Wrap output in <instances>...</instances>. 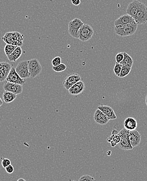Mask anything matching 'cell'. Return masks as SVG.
<instances>
[{
  "mask_svg": "<svg viewBox=\"0 0 147 181\" xmlns=\"http://www.w3.org/2000/svg\"><path fill=\"white\" fill-rule=\"evenodd\" d=\"M24 39V35L17 32H7L2 37V40L7 44L20 47L23 46Z\"/></svg>",
  "mask_w": 147,
  "mask_h": 181,
  "instance_id": "obj_1",
  "label": "cell"
},
{
  "mask_svg": "<svg viewBox=\"0 0 147 181\" xmlns=\"http://www.w3.org/2000/svg\"><path fill=\"white\" fill-rule=\"evenodd\" d=\"M138 24L136 22L124 26H115V33L120 37H126L135 34L137 29Z\"/></svg>",
  "mask_w": 147,
  "mask_h": 181,
  "instance_id": "obj_2",
  "label": "cell"
},
{
  "mask_svg": "<svg viewBox=\"0 0 147 181\" xmlns=\"http://www.w3.org/2000/svg\"><path fill=\"white\" fill-rule=\"evenodd\" d=\"M130 133V130L124 128L118 133L120 137V140L118 144V146L122 150H130L133 149L129 138Z\"/></svg>",
  "mask_w": 147,
  "mask_h": 181,
  "instance_id": "obj_3",
  "label": "cell"
},
{
  "mask_svg": "<svg viewBox=\"0 0 147 181\" xmlns=\"http://www.w3.org/2000/svg\"><path fill=\"white\" fill-rule=\"evenodd\" d=\"M84 23L81 20L76 18L70 22L68 25V32L71 36L79 39V32Z\"/></svg>",
  "mask_w": 147,
  "mask_h": 181,
  "instance_id": "obj_4",
  "label": "cell"
},
{
  "mask_svg": "<svg viewBox=\"0 0 147 181\" xmlns=\"http://www.w3.org/2000/svg\"><path fill=\"white\" fill-rule=\"evenodd\" d=\"M94 29L87 24H84L79 32V39L82 42L90 41L94 34Z\"/></svg>",
  "mask_w": 147,
  "mask_h": 181,
  "instance_id": "obj_5",
  "label": "cell"
},
{
  "mask_svg": "<svg viewBox=\"0 0 147 181\" xmlns=\"http://www.w3.org/2000/svg\"><path fill=\"white\" fill-rule=\"evenodd\" d=\"M28 68L31 73V78L32 79L38 76L42 72V66L37 59L28 60Z\"/></svg>",
  "mask_w": 147,
  "mask_h": 181,
  "instance_id": "obj_6",
  "label": "cell"
},
{
  "mask_svg": "<svg viewBox=\"0 0 147 181\" xmlns=\"http://www.w3.org/2000/svg\"><path fill=\"white\" fill-rule=\"evenodd\" d=\"M16 72L24 79L31 78V73L28 68V60H24L18 63L15 68Z\"/></svg>",
  "mask_w": 147,
  "mask_h": 181,
  "instance_id": "obj_7",
  "label": "cell"
},
{
  "mask_svg": "<svg viewBox=\"0 0 147 181\" xmlns=\"http://www.w3.org/2000/svg\"><path fill=\"white\" fill-rule=\"evenodd\" d=\"M135 21L138 25L144 24L147 22V7L141 3L137 14L134 18Z\"/></svg>",
  "mask_w": 147,
  "mask_h": 181,
  "instance_id": "obj_8",
  "label": "cell"
},
{
  "mask_svg": "<svg viewBox=\"0 0 147 181\" xmlns=\"http://www.w3.org/2000/svg\"><path fill=\"white\" fill-rule=\"evenodd\" d=\"M81 81V77L79 74L76 73H71L65 78L63 81V87L69 90L73 85Z\"/></svg>",
  "mask_w": 147,
  "mask_h": 181,
  "instance_id": "obj_9",
  "label": "cell"
},
{
  "mask_svg": "<svg viewBox=\"0 0 147 181\" xmlns=\"http://www.w3.org/2000/svg\"><path fill=\"white\" fill-rule=\"evenodd\" d=\"M5 81L9 82L20 84L22 86H23L24 84H25V82H26L25 80L21 78V76L16 72L15 68H14V66L12 67L11 70L7 76Z\"/></svg>",
  "mask_w": 147,
  "mask_h": 181,
  "instance_id": "obj_10",
  "label": "cell"
},
{
  "mask_svg": "<svg viewBox=\"0 0 147 181\" xmlns=\"http://www.w3.org/2000/svg\"><path fill=\"white\" fill-rule=\"evenodd\" d=\"M3 88L5 91H8L16 95L21 94L23 92V86L7 81H4Z\"/></svg>",
  "mask_w": 147,
  "mask_h": 181,
  "instance_id": "obj_11",
  "label": "cell"
},
{
  "mask_svg": "<svg viewBox=\"0 0 147 181\" xmlns=\"http://www.w3.org/2000/svg\"><path fill=\"white\" fill-rule=\"evenodd\" d=\"M141 3L137 0H134L130 3L126 9V14L135 18L138 12Z\"/></svg>",
  "mask_w": 147,
  "mask_h": 181,
  "instance_id": "obj_12",
  "label": "cell"
},
{
  "mask_svg": "<svg viewBox=\"0 0 147 181\" xmlns=\"http://www.w3.org/2000/svg\"><path fill=\"white\" fill-rule=\"evenodd\" d=\"M86 89V86L84 83L82 81H80L72 86L68 90L70 94L72 95H78L83 92Z\"/></svg>",
  "mask_w": 147,
  "mask_h": 181,
  "instance_id": "obj_13",
  "label": "cell"
},
{
  "mask_svg": "<svg viewBox=\"0 0 147 181\" xmlns=\"http://www.w3.org/2000/svg\"><path fill=\"white\" fill-rule=\"evenodd\" d=\"M94 120L97 124L104 125L110 121V119L106 116L101 110L97 108L94 114Z\"/></svg>",
  "mask_w": 147,
  "mask_h": 181,
  "instance_id": "obj_14",
  "label": "cell"
},
{
  "mask_svg": "<svg viewBox=\"0 0 147 181\" xmlns=\"http://www.w3.org/2000/svg\"><path fill=\"white\" fill-rule=\"evenodd\" d=\"M134 18L132 17L128 14H124L121 15L120 18H117L114 22V25L115 26H124L126 25L135 23Z\"/></svg>",
  "mask_w": 147,
  "mask_h": 181,
  "instance_id": "obj_15",
  "label": "cell"
},
{
  "mask_svg": "<svg viewBox=\"0 0 147 181\" xmlns=\"http://www.w3.org/2000/svg\"><path fill=\"white\" fill-rule=\"evenodd\" d=\"M129 138L131 146L134 148L138 146L140 143L141 136L137 130H135L133 131H130Z\"/></svg>",
  "mask_w": 147,
  "mask_h": 181,
  "instance_id": "obj_16",
  "label": "cell"
},
{
  "mask_svg": "<svg viewBox=\"0 0 147 181\" xmlns=\"http://www.w3.org/2000/svg\"><path fill=\"white\" fill-rule=\"evenodd\" d=\"M97 108L101 110L110 120H114L116 119V115L112 107L107 105H100L98 106Z\"/></svg>",
  "mask_w": 147,
  "mask_h": 181,
  "instance_id": "obj_17",
  "label": "cell"
},
{
  "mask_svg": "<svg viewBox=\"0 0 147 181\" xmlns=\"http://www.w3.org/2000/svg\"><path fill=\"white\" fill-rule=\"evenodd\" d=\"M137 126V120L133 117H128L126 118L124 122V128L130 131H133V130H136Z\"/></svg>",
  "mask_w": 147,
  "mask_h": 181,
  "instance_id": "obj_18",
  "label": "cell"
},
{
  "mask_svg": "<svg viewBox=\"0 0 147 181\" xmlns=\"http://www.w3.org/2000/svg\"><path fill=\"white\" fill-rule=\"evenodd\" d=\"M22 53H23V50H22L21 47L17 46L16 49L14 50V51L13 52L11 55L8 56L7 57L9 61L14 62H15L18 59L20 58L22 55Z\"/></svg>",
  "mask_w": 147,
  "mask_h": 181,
  "instance_id": "obj_19",
  "label": "cell"
},
{
  "mask_svg": "<svg viewBox=\"0 0 147 181\" xmlns=\"http://www.w3.org/2000/svg\"><path fill=\"white\" fill-rule=\"evenodd\" d=\"M16 97H17L16 94L8 91H4L3 94L4 102L7 104L10 103L14 101L16 99Z\"/></svg>",
  "mask_w": 147,
  "mask_h": 181,
  "instance_id": "obj_20",
  "label": "cell"
},
{
  "mask_svg": "<svg viewBox=\"0 0 147 181\" xmlns=\"http://www.w3.org/2000/svg\"><path fill=\"white\" fill-rule=\"evenodd\" d=\"M124 59L120 64H121L123 66H130V67L132 68V66L134 65V60L132 58V57L126 52H124Z\"/></svg>",
  "mask_w": 147,
  "mask_h": 181,
  "instance_id": "obj_21",
  "label": "cell"
},
{
  "mask_svg": "<svg viewBox=\"0 0 147 181\" xmlns=\"http://www.w3.org/2000/svg\"><path fill=\"white\" fill-rule=\"evenodd\" d=\"M120 135H118V134L114 135L113 132L112 133V136H110L107 139V141L111 144L113 147H115L116 144H118V143L120 142Z\"/></svg>",
  "mask_w": 147,
  "mask_h": 181,
  "instance_id": "obj_22",
  "label": "cell"
},
{
  "mask_svg": "<svg viewBox=\"0 0 147 181\" xmlns=\"http://www.w3.org/2000/svg\"><path fill=\"white\" fill-rule=\"evenodd\" d=\"M17 47V46L12 45H11V44H7L5 47H4V52H5V55H6L7 57L8 56L11 55L12 53L14 51V50L16 49Z\"/></svg>",
  "mask_w": 147,
  "mask_h": 181,
  "instance_id": "obj_23",
  "label": "cell"
},
{
  "mask_svg": "<svg viewBox=\"0 0 147 181\" xmlns=\"http://www.w3.org/2000/svg\"><path fill=\"white\" fill-rule=\"evenodd\" d=\"M131 68H132L130 67V66H122L121 72H120L119 78H123L126 77L127 76L130 74L131 70Z\"/></svg>",
  "mask_w": 147,
  "mask_h": 181,
  "instance_id": "obj_24",
  "label": "cell"
},
{
  "mask_svg": "<svg viewBox=\"0 0 147 181\" xmlns=\"http://www.w3.org/2000/svg\"><path fill=\"white\" fill-rule=\"evenodd\" d=\"M66 69V65L64 63H61L58 66H52V69H53V71L56 72H61L62 71H65Z\"/></svg>",
  "mask_w": 147,
  "mask_h": 181,
  "instance_id": "obj_25",
  "label": "cell"
},
{
  "mask_svg": "<svg viewBox=\"0 0 147 181\" xmlns=\"http://www.w3.org/2000/svg\"><path fill=\"white\" fill-rule=\"evenodd\" d=\"M122 66L123 65H121V64L116 62L114 67V72L115 73V75L118 77L120 76V74L121 72Z\"/></svg>",
  "mask_w": 147,
  "mask_h": 181,
  "instance_id": "obj_26",
  "label": "cell"
},
{
  "mask_svg": "<svg viewBox=\"0 0 147 181\" xmlns=\"http://www.w3.org/2000/svg\"><path fill=\"white\" fill-rule=\"evenodd\" d=\"M62 59L60 57H55L52 59L51 61L52 65L53 66H58L61 63Z\"/></svg>",
  "mask_w": 147,
  "mask_h": 181,
  "instance_id": "obj_27",
  "label": "cell"
},
{
  "mask_svg": "<svg viewBox=\"0 0 147 181\" xmlns=\"http://www.w3.org/2000/svg\"><path fill=\"white\" fill-rule=\"evenodd\" d=\"M79 181H96L94 178L90 176L89 175H84L81 176L79 179Z\"/></svg>",
  "mask_w": 147,
  "mask_h": 181,
  "instance_id": "obj_28",
  "label": "cell"
},
{
  "mask_svg": "<svg viewBox=\"0 0 147 181\" xmlns=\"http://www.w3.org/2000/svg\"><path fill=\"white\" fill-rule=\"evenodd\" d=\"M1 160H2V165L3 168H7L8 165L11 164V161L10 159L7 158H1Z\"/></svg>",
  "mask_w": 147,
  "mask_h": 181,
  "instance_id": "obj_29",
  "label": "cell"
},
{
  "mask_svg": "<svg viewBox=\"0 0 147 181\" xmlns=\"http://www.w3.org/2000/svg\"><path fill=\"white\" fill-rule=\"evenodd\" d=\"M124 52H119V53H117L116 56V57H115V59H116L117 63H121L124 59Z\"/></svg>",
  "mask_w": 147,
  "mask_h": 181,
  "instance_id": "obj_30",
  "label": "cell"
},
{
  "mask_svg": "<svg viewBox=\"0 0 147 181\" xmlns=\"http://www.w3.org/2000/svg\"><path fill=\"white\" fill-rule=\"evenodd\" d=\"M5 169L7 173H8V174H11L12 173H13L14 172V167L11 164L8 165L7 168H5Z\"/></svg>",
  "mask_w": 147,
  "mask_h": 181,
  "instance_id": "obj_31",
  "label": "cell"
},
{
  "mask_svg": "<svg viewBox=\"0 0 147 181\" xmlns=\"http://www.w3.org/2000/svg\"><path fill=\"white\" fill-rule=\"evenodd\" d=\"M7 78L5 77V76L2 73V71L0 70V82H3L5 81Z\"/></svg>",
  "mask_w": 147,
  "mask_h": 181,
  "instance_id": "obj_32",
  "label": "cell"
},
{
  "mask_svg": "<svg viewBox=\"0 0 147 181\" xmlns=\"http://www.w3.org/2000/svg\"><path fill=\"white\" fill-rule=\"evenodd\" d=\"M71 3L74 5L78 6L81 3V0H71Z\"/></svg>",
  "mask_w": 147,
  "mask_h": 181,
  "instance_id": "obj_33",
  "label": "cell"
},
{
  "mask_svg": "<svg viewBox=\"0 0 147 181\" xmlns=\"http://www.w3.org/2000/svg\"><path fill=\"white\" fill-rule=\"evenodd\" d=\"M3 100H2V99L0 98V107L2 106V105H3Z\"/></svg>",
  "mask_w": 147,
  "mask_h": 181,
  "instance_id": "obj_34",
  "label": "cell"
},
{
  "mask_svg": "<svg viewBox=\"0 0 147 181\" xmlns=\"http://www.w3.org/2000/svg\"><path fill=\"white\" fill-rule=\"evenodd\" d=\"M17 181H26L24 179H23V178H20L19 179H18Z\"/></svg>",
  "mask_w": 147,
  "mask_h": 181,
  "instance_id": "obj_35",
  "label": "cell"
},
{
  "mask_svg": "<svg viewBox=\"0 0 147 181\" xmlns=\"http://www.w3.org/2000/svg\"><path fill=\"white\" fill-rule=\"evenodd\" d=\"M145 104H146V105H147V94L146 96H145Z\"/></svg>",
  "mask_w": 147,
  "mask_h": 181,
  "instance_id": "obj_36",
  "label": "cell"
},
{
  "mask_svg": "<svg viewBox=\"0 0 147 181\" xmlns=\"http://www.w3.org/2000/svg\"><path fill=\"white\" fill-rule=\"evenodd\" d=\"M74 181V180H73V181Z\"/></svg>",
  "mask_w": 147,
  "mask_h": 181,
  "instance_id": "obj_37",
  "label": "cell"
}]
</instances>
